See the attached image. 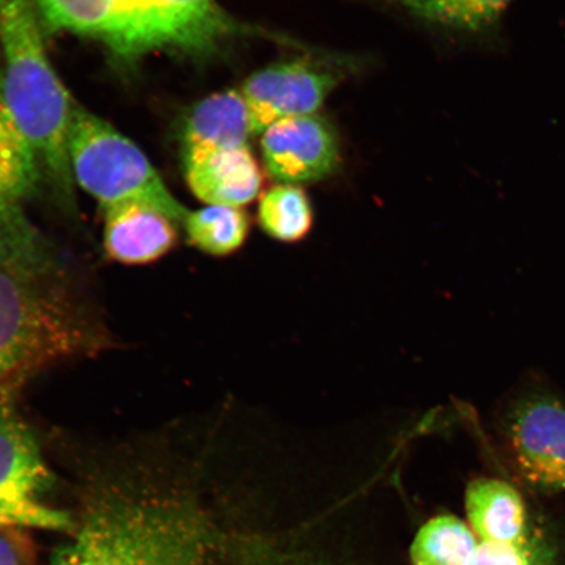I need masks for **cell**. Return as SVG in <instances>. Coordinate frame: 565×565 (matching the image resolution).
<instances>
[{"instance_id":"cell-1","label":"cell","mask_w":565,"mask_h":565,"mask_svg":"<svg viewBox=\"0 0 565 565\" xmlns=\"http://www.w3.org/2000/svg\"><path fill=\"white\" fill-rule=\"evenodd\" d=\"M42 25L102 42L132 62L168 51L207 56L225 42L254 34L216 0H34Z\"/></svg>"},{"instance_id":"cell-2","label":"cell","mask_w":565,"mask_h":565,"mask_svg":"<svg viewBox=\"0 0 565 565\" xmlns=\"http://www.w3.org/2000/svg\"><path fill=\"white\" fill-rule=\"evenodd\" d=\"M207 515L179 494H118L95 508L51 565H209Z\"/></svg>"},{"instance_id":"cell-3","label":"cell","mask_w":565,"mask_h":565,"mask_svg":"<svg viewBox=\"0 0 565 565\" xmlns=\"http://www.w3.org/2000/svg\"><path fill=\"white\" fill-rule=\"evenodd\" d=\"M0 46L7 105L30 141L42 174L70 200L74 177L68 134L76 105L49 60L34 0H0Z\"/></svg>"},{"instance_id":"cell-4","label":"cell","mask_w":565,"mask_h":565,"mask_svg":"<svg viewBox=\"0 0 565 565\" xmlns=\"http://www.w3.org/2000/svg\"><path fill=\"white\" fill-rule=\"evenodd\" d=\"M54 275L0 263V394L97 349L94 328L56 291Z\"/></svg>"},{"instance_id":"cell-5","label":"cell","mask_w":565,"mask_h":565,"mask_svg":"<svg viewBox=\"0 0 565 565\" xmlns=\"http://www.w3.org/2000/svg\"><path fill=\"white\" fill-rule=\"evenodd\" d=\"M68 158L74 181L103 209L141 202L183 224L188 210L168 186L143 151L115 127L76 105L68 134Z\"/></svg>"},{"instance_id":"cell-6","label":"cell","mask_w":565,"mask_h":565,"mask_svg":"<svg viewBox=\"0 0 565 565\" xmlns=\"http://www.w3.org/2000/svg\"><path fill=\"white\" fill-rule=\"evenodd\" d=\"M41 173L33 148L7 105L0 73V263L55 273L52 247L26 214Z\"/></svg>"},{"instance_id":"cell-7","label":"cell","mask_w":565,"mask_h":565,"mask_svg":"<svg viewBox=\"0 0 565 565\" xmlns=\"http://www.w3.org/2000/svg\"><path fill=\"white\" fill-rule=\"evenodd\" d=\"M12 398L0 394V529L70 532L75 525L68 513L42 499L52 475Z\"/></svg>"},{"instance_id":"cell-8","label":"cell","mask_w":565,"mask_h":565,"mask_svg":"<svg viewBox=\"0 0 565 565\" xmlns=\"http://www.w3.org/2000/svg\"><path fill=\"white\" fill-rule=\"evenodd\" d=\"M505 439L520 477L542 492H565V404L548 394L515 402Z\"/></svg>"},{"instance_id":"cell-9","label":"cell","mask_w":565,"mask_h":565,"mask_svg":"<svg viewBox=\"0 0 565 565\" xmlns=\"http://www.w3.org/2000/svg\"><path fill=\"white\" fill-rule=\"evenodd\" d=\"M337 84L334 73L306 61L278 63L247 77L239 92L254 136L281 119L316 115Z\"/></svg>"},{"instance_id":"cell-10","label":"cell","mask_w":565,"mask_h":565,"mask_svg":"<svg viewBox=\"0 0 565 565\" xmlns=\"http://www.w3.org/2000/svg\"><path fill=\"white\" fill-rule=\"evenodd\" d=\"M260 136L267 172L287 185L327 179L341 162L333 127L317 115L281 119Z\"/></svg>"},{"instance_id":"cell-11","label":"cell","mask_w":565,"mask_h":565,"mask_svg":"<svg viewBox=\"0 0 565 565\" xmlns=\"http://www.w3.org/2000/svg\"><path fill=\"white\" fill-rule=\"evenodd\" d=\"M104 247L111 260L147 265L167 256L179 239L181 225L166 212L141 202L104 209Z\"/></svg>"},{"instance_id":"cell-12","label":"cell","mask_w":565,"mask_h":565,"mask_svg":"<svg viewBox=\"0 0 565 565\" xmlns=\"http://www.w3.org/2000/svg\"><path fill=\"white\" fill-rule=\"evenodd\" d=\"M193 194L207 206L243 209L260 194L264 175L249 146L183 160Z\"/></svg>"},{"instance_id":"cell-13","label":"cell","mask_w":565,"mask_h":565,"mask_svg":"<svg viewBox=\"0 0 565 565\" xmlns=\"http://www.w3.org/2000/svg\"><path fill=\"white\" fill-rule=\"evenodd\" d=\"M253 136L250 115L242 92H218L204 98L190 113L182 136L183 160L246 147Z\"/></svg>"},{"instance_id":"cell-14","label":"cell","mask_w":565,"mask_h":565,"mask_svg":"<svg viewBox=\"0 0 565 565\" xmlns=\"http://www.w3.org/2000/svg\"><path fill=\"white\" fill-rule=\"evenodd\" d=\"M466 513L480 542L521 543L534 532L524 499L515 487L498 478L480 477L466 490Z\"/></svg>"},{"instance_id":"cell-15","label":"cell","mask_w":565,"mask_h":565,"mask_svg":"<svg viewBox=\"0 0 565 565\" xmlns=\"http://www.w3.org/2000/svg\"><path fill=\"white\" fill-rule=\"evenodd\" d=\"M409 15L445 30L483 33L493 30L512 0H392Z\"/></svg>"},{"instance_id":"cell-16","label":"cell","mask_w":565,"mask_h":565,"mask_svg":"<svg viewBox=\"0 0 565 565\" xmlns=\"http://www.w3.org/2000/svg\"><path fill=\"white\" fill-rule=\"evenodd\" d=\"M188 242L214 257L242 249L250 232V217L243 209L206 206L189 211L183 221Z\"/></svg>"},{"instance_id":"cell-17","label":"cell","mask_w":565,"mask_h":565,"mask_svg":"<svg viewBox=\"0 0 565 565\" xmlns=\"http://www.w3.org/2000/svg\"><path fill=\"white\" fill-rule=\"evenodd\" d=\"M479 542L471 527L455 515H439L416 534L412 546L414 565H469Z\"/></svg>"},{"instance_id":"cell-18","label":"cell","mask_w":565,"mask_h":565,"mask_svg":"<svg viewBox=\"0 0 565 565\" xmlns=\"http://www.w3.org/2000/svg\"><path fill=\"white\" fill-rule=\"evenodd\" d=\"M257 217L259 227L277 242L299 243L313 227V207L298 185L274 186L260 195Z\"/></svg>"},{"instance_id":"cell-19","label":"cell","mask_w":565,"mask_h":565,"mask_svg":"<svg viewBox=\"0 0 565 565\" xmlns=\"http://www.w3.org/2000/svg\"><path fill=\"white\" fill-rule=\"evenodd\" d=\"M469 565H554V553L535 532L521 543L479 542Z\"/></svg>"},{"instance_id":"cell-20","label":"cell","mask_w":565,"mask_h":565,"mask_svg":"<svg viewBox=\"0 0 565 565\" xmlns=\"http://www.w3.org/2000/svg\"><path fill=\"white\" fill-rule=\"evenodd\" d=\"M19 529H0V565H32V555Z\"/></svg>"},{"instance_id":"cell-21","label":"cell","mask_w":565,"mask_h":565,"mask_svg":"<svg viewBox=\"0 0 565 565\" xmlns=\"http://www.w3.org/2000/svg\"><path fill=\"white\" fill-rule=\"evenodd\" d=\"M257 565H263V564H257ZM264 565H273V564H264Z\"/></svg>"}]
</instances>
